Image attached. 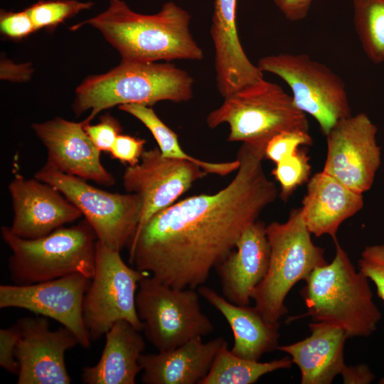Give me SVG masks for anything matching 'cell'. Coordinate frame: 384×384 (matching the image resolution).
I'll return each mask as SVG.
<instances>
[{
    "mask_svg": "<svg viewBox=\"0 0 384 384\" xmlns=\"http://www.w3.org/2000/svg\"><path fill=\"white\" fill-rule=\"evenodd\" d=\"M199 296L194 289L174 288L150 274L139 282L137 314L148 340L158 351L174 349L214 331L201 311Z\"/></svg>",
    "mask_w": 384,
    "mask_h": 384,
    "instance_id": "cell-8",
    "label": "cell"
},
{
    "mask_svg": "<svg viewBox=\"0 0 384 384\" xmlns=\"http://www.w3.org/2000/svg\"><path fill=\"white\" fill-rule=\"evenodd\" d=\"M228 344L222 337L203 342L196 337L174 349L142 353V382L145 384H200L208 373L216 354Z\"/></svg>",
    "mask_w": 384,
    "mask_h": 384,
    "instance_id": "cell-21",
    "label": "cell"
},
{
    "mask_svg": "<svg viewBox=\"0 0 384 384\" xmlns=\"http://www.w3.org/2000/svg\"><path fill=\"white\" fill-rule=\"evenodd\" d=\"M207 174L192 161L164 156L158 147L144 150L139 162L128 166L122 176L126 191L138 195L142 201L137 229Z\"/></svg>",
    "mask_w": 384,
    "mask_h": 384,
    "instance_id": "cell-14",
    "label": "cell"
},
{
    "mask_svg": "<svg viewBox=\"0 0 384 384\" xmlns=\"http://www.w3.org/2000/svg\"><path fill=\"white\" fill-rule=\"evenodd\" d=\"M312 144L313 139L307 131H284L270 140L265 147L264 157L276 164L293 154L299 146Z\"/></svg>",
    "mask_w": 384,
    "mask_h": 384,
    "instance_id": "cell-30",
    "label": "cell"
},
{
    "mask_svg": "<svg viewBox=\"0 0 384 384\" xmlns=\"http://www.w3.org/2000/svg\"><path fill=\"white\" fill-rule=\"evenodd\" d=\"M364 206L362 193L354 191L321 171L307 181L300 208L309 230L316 237L330 235L334 241L340 225Z\"/></svg>",
    "mask_w": 384,
    "mask_h": 384,
    "instance_id": "cell-19",
    "label": "cell"
},
{
    "mask_svg": "<svg viewBox=\"0 0 384 384\" xmlns=\"http://www.w3.org/2000/svg\"><path fill=\"white\" fill-rule=\"evenodd\" d=\"M335 242L330 263L316 267L304 280L300 294L314 321L341 327L348 337H368L382 314L373 299L368 279L356 271L347 252Z\"/></svg>",
    "mask_w": 384,
    "mask_h": 384,
    "instance_id": "cell-3",
    "label": "cell"
},
{
    "mask_svg": "<svg viewBox=\"0 0 384 384\" xmlns=\"http://www.w3.org/2000/svg\"><path fill=\"white\" fill-rule=\"evenodd\" d=\"M375 379V375L365 364L349 366L346 374L343 377L346 384H368Z\"/></svg>",
    "mask_w": 384,
    "mask_h": 384,
    "instance_id": "cell-37",
    "label": "cell"
},
{
    "mask_svg": "<svg viewBox=\"0 0 384 384\" xmlns=\"http://www.w3.org/2000/svg\"><path fill=\"white\" fill-rule=\"evenodd\" d=\"M85 130L100 151L110 152L122 127L114 117L107 114L102 116L96 124H86Z\"/></svg>",
    "mask_w": 384,
    "mask_h": 384,
    "instance_id": "cell-32",
    "label": "cell"
},
{
    "mask_svg": "<svg viewBox=\"0 0 384 384\" xmlns=\"http://www.w3.org/2000/svg\"><path fill=\"white\" fill-rule=\"evenodd\" d=\"M309 336L296 343L279 346L299 368L302 384H330L347 373L343 349L348 337L339 326L314 321L309 324Z\"/></svg>",
    "mask_w": 384,
    "mask_h": 384,
    "instance_id": "cell-20",
    "label": "cell"
},
{
    "mask_svg": "<svg viewBox=\"0 0 384 384\" xmlns=\"http://www.w3.org/2000/svg\"><path fill=\"white\" fill-rule=\"evenodd\" d=\"M198 292L228 323L234 337L230 350L234 355L260 361L265 353L277 350L279 322H269L255 306L231 303L209 287L201 285Z\"/></svg>",
    "mask_w": 384,
    "mask_h": 384,
    "instance_id": "cell-22",
    "label": "cell"
},
{
    "mask_svg": "<svg viewBox=\"0 0 384 384\" xmlns=\"http://www.w3.org/2000/svg\"><path fill=\"white\" fill-rule=\"evenodd\" d=\"M2 240L11 251L8 267L16 284H31L73 273L92 278L95 272L97 235L84 218L36 239L14 235L1 228Z\"/></svg>",
    "mask_w": 384,
    "mask_h": 384,
    "instance_id": "cell-6",
    "label": "cell"
},
{
    "mask_svg": "<svg viewBox=\"0 0 384 384\" xmlns=\"http://www.w3.org/2000/svg\"><path fill=\"white\" fill-rule=\"evenodd\" d=\"M87 124L55 117L31 125L47 150L44 166L58 171L111 186L115 179L102 164L100 153L85 130Z\"/></svg>",
    "mask_w": 384,
    "mask_h": 384,
    "instance_id": "cell-17",
    "label": "cell"
},
{
    "mask_svg": "<svg viewBox=\"0 0 384 384\" xmlns=\"http://www.w3.org/2000/svg\"><path fill=\"white\" fill-rule=\"evenodd\" d=\"M146 140L120 134L116 138L110 151L112 158L128 166H134L140 161Z\"/></svg>",
    "mask_w": 384,
    "mask_h": 384,
    "instance_id": "cell-34",
    "label": "cell"
},
{
    "mask_svg": "<svg viewBox=\"0 0 384 384\" xmlns=\"http://www.w3.org/2000/svg\"><path fill=\"white\" fill-rule=\"evenodd\" d=\"M206 117L210 129L228 124V141L241 142L265 154L271 139L292 130L309 132L306 114L279 85L264 78L225 96Z\"/></svg>",
    "mask_w": 384,
    "mask_h": 384,
    "instance_id": "cell-5",
    "label": "cell"
},
{
    "mask_svg": "<svg viewBox=\"0 0 384 384\" xmlns=\"http://www.w3.org/2000/svg\"><path fill=\"white\" fill-rule=\"evenodd\" d=\"M311 165L307 153L299 149L276 164L272 174L280 186V198L287 201L297 188L309 179Z\"/></svg>",
    "mask_w": 384,
    "mask_h": 384,
    "instance_id": "cell-29",
    "label": "cell"
},
{
    "mask_svg": "<svg viewBox=\"0 0 384 384\" xmlns=\"http://www.w3.org/2000/svg\"><path fill=\"white\" fill-rule=\"evenodd\" d=\"M191 18L186 9L173 1L164 4L158 13L146 15L133 11L122 0H110L104 12L72 29L85 23L97 28L122 61L201 60L204 53L190 31Z\"/></svg>",
    "mask_w": 384,
    "mask_h": 384,
    "instance_id": "cell-2",
    "label": "cell"
},
{
    "mask_svg": "<svg viewBox=\"0 0 384 384\" xmlns=\"http://www.w3.org/2000/svg\"><path fill=\"white\" fill-rule=\"evenodd\" d=\"M316 0H273L283 16L291 21H298L306 17Z\"/></svg>",
    "mask_w": 384,
    "mask_h": 384,
    "instance_id": "cell-36",
    "label": "cell"
},
{
    "mask_svg": "<svg viewBox=\"0 0 384 384\" xmlns=\"http://www.w3.org/2000/svg\"><path fill=\"white\" fill-rule=\"evenodd\" d=\"M378 127L364 112L338 121L325 135L323 171L358 193L370 189L381 164Z\"/></svg>",
    "mask_w": 384,
    "mask_h": 384,
    "instance_id": "cell-12",
    "label": "cell"
},
{
    "mask_svg": "<svg viewBox=\"0 0 384 384\" xmlns=\"http://www.w3.org/2000/svg\"><path fill=\"white\" fill-rule=\"evenodd\" d=\"M0 29L4 36L18 40L27 37L37 31L26 9L18 12L1 10Z\"/></svg>",
    "mask_w": 384,
    "mask_h": 384,
    "instance_id": "cell-33",
    "label": "cell"
},
{
    "mask_svg": "<svg viewBox=\"0 0 384 384\" xmlns=\"http://www.w3.org/2000/svg\"><path fill=\"white\" fill-rule=\"evenodd\" d=\"M13 208L10 230L24 239L46 236L82 216L60 191L38 179L16 174L9 185Z\"/></svg>",
    "mask_w": 384,
    "mask_h": 384,
    "instance_id": "cell-16",
    "label": "cell"
},
{
    "mask_svg": "<svg viewBox=\"0 0 384 384\" xmlns=\"http://www.w3.org/2000/svg\"><path fill=\"white\" fill-rule=\"evenodd\" d=\"M129 322L116 321L105 334V344L99 361L83 368L85 384H134L142 370L139 360L145 349L143 337Z\"/></svg>",
    "mask_w": 384,
    "mask_h": 384,
    "instance_id": "cell-23",
    "label": "cell"
},
{
    "mask_svg": "<svg viewBox=\"0 0 384 384\" xmlns=\"http://www.w3.org/2000/svg\"><path fill=\"white\" fill-rule=\"evenodd\" d=\"M18 335L16 324L9 328L0 329V366L6 370L16 375L18 374L19 369L15 356Z\"/></svg>",
    "mask_w": 384,
    "mask_h": 384,
    "instance_id": "cell-35",
    "label": "cell"
},
{
    "mask_svg": "<svg viewBox=\"0 0 384 384\" xmlns=\"http://www.w3.org/2000/svg\"><path fill=\"white\" fill-rule=\"evenodd\" d=\"M193 85L189 73L173 64L122 60L110 71L85 79L76 89L73 109L77 115L90 110L85 119L90 124L100 112L115 105L189 101Z\"/></svg>",
    "mask_w": 384,
    "mask_h": 384,
    "instance_id": "cell-4",
    "label": "cell"
},
{
    "mask_svg": "<svg viewBox=\"0 0 384 384\" xmlns=\"http://www.w3.org/2000/svg\"><path fill=\"white\" fill-rule=\"evenodd\" d=\"M34 178L60 191L81 212L97 240L121 251L134 237L140 220L142 201L133 193H110L85 180L43 166Z\"/></svg>",
    "mask_w": 384,
    "mask_h": 384,
    "instance_id": "cell-11",
    "label": "cell"
},
{
    "mask_svg": "<svg viewBox=\"0 0 384 384\" xmlns=\"http://www.w3.org/2000/svg\"><path fill=\"white\" fill-rule=\"evenodd\" d=\"M18 338L15 356L18 363V384H70L65 355L79 344L75 336L62 326L51 330L43 316L17 321Z\"/></svg>",
    "mask_w": 384,
    "mask_h": 384,
    "instance_id": "cell-15",
    "label": "cell"
},
{
    "mask_svg": "<svg viewBox=\"0 0 384 384\" xmlns=\"http://www.w3.org/2000/svg\"><path fill=\"white\" fill-rule=\"evenodd\" d=\"M257 67L272 73L289 87L297 108L312 117L326 135L351 114L343 80L325 64L305 53H279L259 59Z\"/></svg>",
    "mask_w": 384,
    "mask_h": 384,
    "instance_id": "cell-9",
    "label": "cell"
},
{
    "mask_svg": "<svg viewBox=\"0 0 384 384\" xmlns=\"http://www.w3.org/2000/svg\"><path fill=\"white\" fill-rule=\"evenodd\" d=\"M91 279L73 273L31 284H1L0 308H19L57 321L69 329L84 348L91 339L85 326L82 304Z\"/></svg>",
    "mask_w": 384,
    "mask_h": 384,
    "instance_id": "cell-13",
    "label": "cell"
},
{
    "mask_svg": "<svg viewBox=\"0 0 384 384\" xmlns=\"http://www.w3.org/2000/svg\"><path fill=\"white\" fill-rule=\"evenodd\" d=\"M118 108L139 120L151 133L161 154L167 158L192 161L200 166L208 174L225 176L238 170L240 161L213 163L203 161L185 152L180 146L178 135L167 127L149 106L139 104H124Z\"/></svg>",
    "mask_w": 384,
    "mask_h": 384,
    "instance_id": "cell-24",
    "label": "cell"
},
{
    "mask_svg": "<svg viewBox=\"0 0 384 384\" xmlns=\"http://www.w3.org/2000/svg\"><path fill=\"white\" fill-rule=\"evenodd\" d=\"M238 0H215L210 34L215 55L223 60L239 57L244 51L237 29Z\"/></svg>",
    "mask_w": 384,
    "mask_h": 384,
    "instance_id": "cell-27",
    "label": "cell"
},
{
    "mask_svg": "<svg viewBox=\"0 0 384 384\" xmlns=\"http://www.w3.org/2000/svg\"><path fill=\"white\" fill-rule=\"evenodd\" d=\"M358 270L373 282L384 304V244L368 245L363 249L358 260Z\"/></svg>",
    "mask_w": 384,
    "mask_h": 384,
    "instance_id": "cell-31",
    "label": "cell"
},
{
    "mask_svg": "<svg viewBox=\"0 0 384 384\" xmlns=\"http://www.w3.org/2000/svg\"><path fill=\"white\" fill-rule=\"evenodd\" d=\"M149 273L128 266L120 252L99 240L96 244L95 272L85 293L83 319L91 340H97L117 321L125 320L144 330L137 310L139 282Z\"/></svg>",
    "mask_w": 384,
    "mask_h": 384,
    "instance_id": "cell-10",
    "label": "cell"
},
{
    "mask_svg": "<svg viewBox=\"0 0 384 384\" xmlns=\"http://www.w3.org/2000/svg\"><path fill=\"white\" fill-rule=\"evenodd\" d=\"M265 230L270 247L269 267L252 299L267 321L277 323L287 312L284 302L292 287L328 262L324 250L313 242L300 208L291 210L284 222L266 225Z\"/></svg>",
    "mask_w": 384,
    "mask_h": 384,
    "instance_id": "cell-7",
    "label": "cell"
},
{
    "mask_svg": "<svg viewBox=\"0 0 384 384\" xmlns=\"http://www.w3.org/2000/svg\"><path fill=\"white\" fill-rule=\"evenodd\" d=\"M265 228L260 220L248 227L234 250L215 268L223 296L231 303L249 305L254 289L267 272L270 247Z\"/></svg>",
    "mask_w": 384,
    "mask_h": 384,
    "instance_id": "cell-18",
    "label": "cell"
},
{
    "mask_svg": "<svg viewBox=\"0 0 384 384\" xmlns=\"http://www.w3.org/2000/svg\"><path fill=\"white\" fill-rule=\"evenodd\" d=\"M353 24L367 57L384 63V0H353Z\"/></svg>",
    "mask_w": 384,
    "mask_h": 384,
    "instance_id": "cell-26",
    "label": "cell"
},
{
    "mask_svg": "<svg viewBox=\"0 0 384 384\" xmlns=\"http://www.w3.org/2000/svg\"><path fill=\"white\" fill-rule=\"evenodd\" d=\"M93 3L76 0H39L28 9L36 30H53L58 24L82 10L90 9Z\"/></svg>",
    "mask_w": 384,
    "mask_h": 384,
    "instance_id": "cell-28",
    "label": "cell"
},
{
    "mask_svg": "<svg viewBox=\"0 0 384 384\" xmlns=\"http://www.w3.org/2000/svg\"><path fill=\"white\" fill-rule=\"evenodd\" d=\"M290 356L270 362L248 360L234 355L223 346L215 356L207 375L200 384H252L267 373L292 368Z\"/></svg>",
    "mask_w": 384,
    "mask_h": 384,
    "instance_id": "cell-25",
    "label": "cell"
},
{
    "mask_svg": "<svg viewBox=\"0 0 384 384\" xmlns=\"http://www.w3.org/2000/svg\"><path fill=\"white\" fill-rule=\"evenodd\" d=\"M237 159L240 166L224 188L175 202L137 230L128 245L136 269L176 289L206 282L278 195L264 171L263 152L242 143Z\"/></svg>",
    "mask_w": 384,
    "mask_h": 384,
    "instance_id": "cell-1",
    "label": "cell"
}]
</instances>
